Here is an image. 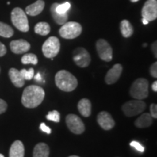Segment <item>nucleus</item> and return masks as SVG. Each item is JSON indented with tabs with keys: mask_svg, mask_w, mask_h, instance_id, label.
<instances>
[{
	"mask_svg": "<svg viewBox=\"0 0 157 157\" xmlns=\"http://www.w3.org/2000/svg\"><path fill=\"white\" fill-rule=\"evenodd\" d=\"M20 73L25 80H31L34 76V70L32 68H29V70L23 68V69L20 71Z\"/></svg>",
	"mask_w": 157,
	"mask_h": 157,
	"instance_id": "nucleus-26",
	"label": "nucleus"
},
{
	"mask_svg": "<svg viewBox=\"0 0 157 157\" xmlns=\"http://www.w3.org/2000/svg\"><path fill=\"white\" fill-rule=\"evenodd\" d=\"M0 71H1V68H0Z\"/></svg>",
	"mask_w": 157,
	"mask_h": 157,
	"instance_id": "nucleus-43",
	"label": "nucleus"
},
{
	"mask_svg": "<svg viewBox=\"0 0 157 157\" xmlns=\"http://www.w3.org/2000/svg\"><path fill=\"white\" fill-rule=\"evenodd\" d=\"M150 74L153 77L157 78V63L155 62L150 67Z\"/></svg>",
	"mask_w": 157,
	"mask_h": 157,
	"instance_id": "nucleus-31",
	"label": "nucleus"
},
{
	"mask_svg": "<svg viewBox=\"0 0 157 157\" xmlns=\"http://www.w3.org/2000/svg\"><path fill=\"white\" fill-rule=\"evenodd\" d=\"M66 122L68 128L71 132L76 135H80L84 132L85 127L83 121L77 115L70 113L66 118Z\"/></svg>",
	"mask_w": 157,
	"mask_h": 157,
	"instance_id": "nucleus-9",
	"label": "nucleus"
},
{
	"mask_svg": "<svg viewBox=\"0 0 157 157\" xmlns=\"http://www.w3.org/2000/svg\"><path fill=\"white\" fill-rule=\"evenodd\" d=\"M21 63L23 64H33L36 65L38 63V58L33 53L25 54L21 58Z\"/></svg>",
	"mask_w": 157,
	"mask_h": 157,
	"instance_id": "nucleus-25",
	"label": "nucleus"
},
{
	"mask_svg": "<svg viewBox=\"0 0 157 157\" xmlns=\"http://www.w3.org/2000/svg\"><path fill=\"white\" fill-rule=\"evenodd\" d=\"M44 7V2L43 0H37L36 2L29 5L25 8L26 14L31 16H36L42 13Z\"/></svg>",
	"mask_w": 157,
	"mask_h": 157,
	"instance_id": "nucleus-17",
	"label": "nucleus"
},
{
	"mask_svg": "<svg viewBox=\"0 0 157 157\" xmlns=\"http://www.w3.org/2000/svg\"><path fill=\"white\" fill-rule=\"evenodd\" d=\"M0 157H5V156H4V155H3V154H0Z\"/></svg>",
	"mask_w": 157,
	"mask_h": 157,
	"instance_id": "nucleus-41",
	"label": "nucleus"
},
{
	"mask_svg": "<svg viewBox=\"0 0 157 157\" xmlns=\"http://www.w3.org/2000/svg\"><path fill=\"white\" fill-rule=\"evenodd\" d=\"M14 34L13 28L5 23L0 22V36L5 38H10Z\"/></svg>",
	"mask_w": 157,
	"mask_h": 157,
	"instance_id": "nucleus-24",
	"label": "nucleus"
},
{
	"mask_svg": "<svg viewBox=\"0 0 157 157\" xmlns=\"http://www.w3.org/2000/svg\"><path fill=\"white\" fill-rule=\"evenodd\" d=\"M150 114L152 118L156 119L157 118V105L156 104L152 103L150 106Z\"/></svg>",
	"mask_w": 157,
	"mask_h": 157,
	"instance_id": "nucleus-30",
	"label": "nucleus"
},
{
	"mask_svg": "<svg viewBox=\"0 0 157 157\" xmlns=\"http://www.w3.org/2000/svg\"><path fill=\"white\" fill-rule=\"evenodd\" d=\"M153 123V118L150 113H144L135 121V125L138 128H146L150 127Z\"/></svg>",
	"mask_w": 157,
	"mask_h": 157,
	"instance_id": "nucleus-19",
	"label": "nucleus"
},
{
	"mask_svg": "<svg viewBox=\"0 0 157 157\" xmlns=\"http://www.w3.org/2000/svg\"><path fill=\"white\" fill-rule=\"evenodd\" d=\"M50 148L44 143H39L35 146L33 151V157H49Z\"/></svg>",
	"mask_w": 157,
	"mask_h": 157,
	"instance_id": "nucleus-20",
	"label": "nucleus"
},
{
	"mask_svg": "<svg viewBox=\"0 0 157 157\" xmlns=\"http://www.w3.org/2000/svg\"><path fill=\"white\" fill-rule=\"evenodd\" d=\"M96 50L100 58L104 61L110 62L113 58V50L106 40L103 39H98L96 42Z\"/></svg>",
	"mask_w": 157,
	"mask_h": 157,
	"instance_id": "nucleus-8",
	"label": "nucleus"
},
{
	"mask_svg": "<svg viewBox=\"0 0 157 157\" xmlns=\"http://www.w3.org/2000/svg\"><path fill=\"white\" fill-rule=\"evenodd\" d=\"M129 145H130V146L133 147L135 149H136L137 151H138L140 153L144 152V150H145L144 147H143L140 143L137 142V141H135V140L132 141V142L129 143Z\"/></svg>",
	"mask_w": 157,
	"mask_h": 157,
	"instance_id": "nucleus-29",
	"label": "nucleus"
},
{
	"mask_svg": "<svg viewBox=\"0 0 157 157\" xmlns=\"http://www.w3.org/2000/svg\"><path fill=\"white\" fill-rule=\"evenodd\" d=\"M34 77L35 80H36V81H38V82L42 81V77H41V74H39V73L37 74L36 76H34Z\"/></svg>",
	"mask_w": 157,
	"mask_h": 157,
	"instance_id": "nucleus-37",
	"label": "nucleus"
},
{
	"mask_svg": "<svg viewBox=\"0 0 157 157\" xmlns=\"http://www.w3.org/2000/svg\"><path fill=\"white\" fill-rule=\"evenodd\" d=\"M34 31L36 34L41 35V36H46L50 34V26L46 22H39L35 25Z\"/></svg>",
	"mask_w": 157,
	"mask_h": 157,
	"instance_id": "nucleus-23",
	"label": "nucleus"
},
{
	"mask_svg": "<svg viewBox=\"0 0 157 157\" xmlns=\"http://www.w3.org/2000/svg\"><path fill=\"white\" fill-rule=\"evenodd\" d=\"M10 47L13 53L22 54L30 50L31 44L24 39H18V40L12 41L10 44Z\"/></svg>",
	"mask_w": 157,
	"mask_h": 157,
	"instance_id": "nucleus-14",
	"label": "nucleus"
},
{
	"mask_svg": "<svg viewBox=\"0 0 157 157\" xmlns=\"http://www.w3.org/2000/svg\"><path fill=\"white\" fill-rule=\"evenodd\" d=\"M9 76L10 78L12 83H13L16 87H22L25 84V80L22 77L20 71L16 68H12L9 70Z\"/></svg>",
	"mask_w": 157,
	"mask_h": 157,
	"instance_id": "nucleus-16",
	"label": "nucleus"
},
{
	"mask_svg": "<svg viewBox=\"0 0 157 157\" xmlns=\"http://www.w3.org/2000/svg\"><path fill=\"white\" fill-rule=\"evenodd\" d=\"M55 82L57 87L64 92L73 91L78 85L77 78L66 70L58 71L55 76Z\"/></svg>",
	"mask_w": 157,
	"mask_h": 157,
	"instance_id": "nucleus-2",
	"label": "nucleus"
},
{
	"mask_svg": "<svg viewBox=\"0 0 157 157\" xmlns=\"http://www.w3.org/2000/svg\"><path fill=\"white\" fill-rule=\"evenodd\" d=\"M71 7V4L68 2H64L63 4H58L56 7V12L60 14H64V13H67L68 10Z\"/></svg>",
	"mask_w": 157,
	"mask_h": 157,
	"instance_id": "nucleus-28",
	"label": "nucleus"
},
{
	"mask_svg": "<svg viewBox=\"0 0 157 157\" xmlns=\"http://www.w3.org/2000/svg\"><path fill=\"white\" fill-rule=\"evenodd\" d=\"M39 128H40V129L42 132L47 133V134H50L51 132H52L51 129L49 127L47 126V125L45 124V123H41Z\"/></svg>",
	"mask_w": 157,
	"mask_h": 157,
	"instance_id": "nucleus-33",
	"label": "nucleus"
},
{
	"mask_svg": "<svg viewBox=\"0 0 157 157\" xmlns=\"http://www.w3.org/2000/svg\"><path fill=\"white\" fill-rule=\"evenodd\" d=\"M82 27L79 23L71 21L62 25L59 30V34L64 39H73L79 36L82 34Z\"/></svg>",
	"mask_w": 157,
	"mask_h": 157,
	"instance_id": "nucleus-5",
	"label": "nucleus"
},
{
	"mask_svg": "<svg viewBox=\"0 0 157 157\" xmlns=\"http://www.w3.org/2000/svg\"><path fill=\"white\" fill-rule=\"evenodd\" d=\"M68 157H79V156H68Z\"/></svg>",
	"mask_w": 157,
	"mask_h": 157,
	"instance_id": "nucleus-40",
	"label": "nucleus"
},
{
	"mask_svg": "<svg viewBox=\"0 0 157 157\" xmlns=\"http://www.w3.org/2000/svg\"><path fill=\"white\" fill-rule=\"evenodd\" d=\"M60 49V41L56 36H50L42 45V52L48 58H53L57 56Z\"/></svg>",
	"mask_w": 157,
	"mask_h": 157,
	"instance_id": "nucleus-7",
	"label": "nucleus"
},
{
	"mask_svg": "<svg viewBox=\"0 0 157 157\" xmlns=\"http://www.w3.org/2000/svg\"><path fill=\"white\" fill-rule=\"evenodd\" d=\"M58 3H53L50 7L51 15H52L53 20L58 25H63L68 21V13L60 14L56 12V7Z\"/></svg>",
	"mask_w": 157,
	"mask_h": 157,
	"instance_id": "nucleus-21",
	"label": "nucleus"
},
{
	"mask_svg": "<svg viewBox=\"0 0 157 157\" xmlns=\"http://www.w3.org/2000/svg\"><path fill=\"white\" fill-rule=\"evenodd\" d=\"M148 93V81L145 78H137L129 89V95L136 100L146 99Z\"/></svg>",
	"mask_w": 157,
	"mask_h": 157,
	"instance_id": "nucleus-3",
	"label": "nucleus"
},
{
	"mask_svg": "<svg viewBox=\"0 0 157 157\" xmlns=\"http://www.w3.org/2000/svg\"><path fill=\"white\" fill-rule=\"evenodd\" d=\"M78 110L83 117H89L92 111V104L90 100L87 98L80 100L78 103Z\"/></svg>",
	"mask_w": 157,
	"mask_h": 157,
	"instance_id": "nucleus-18",
	"label": "nucleus"
},
{
	"mask_svg": "<svg viewBox=\"0 0 157 157\" xmlns=\"http://www.w3.org/2000/svg\"><path fill=\"white\" fill-rule=\"evenodd\" d=\"M11 21L13 24L19 31L27 32L29 30V21L26 14L20 7H15L11 13Z\"/></svg>",
	"mask_w": 157,
	"mask_h": 157,
	"instance_id": "nucleus-4",
	"label": "nucleus"
},
{
	"mask_svg": "<svg viewBox=\"0 0 157 157\" xmlns=\"http://www.w3.org/2000/svg\"><path fill=\"white\" fill-rule=\"evenodd\" d=\"M143 18L148 22L154 21L157 17V1L156 0H147L143 5L141 12Z\"/></svg>",
	"mask_w": 157,
	"mask_h": 157,
	"instance_id": "nucleus-11",
	"label": "nucleus"
},
{
	"mask_svg": "<svg viewBox=\"0 0 157 157\" xmlns=\"http://www.w3.org/2000/svg\"><path fill=\"white\" fill-rule=\"evenodd\" d=\"M120 30L124 38H129L133 34L132 25L127 20H123L120 23Z\"/></svg>",
	"mask_w": 157,
	"mask_h": 157,
	"instance_id": "nucleus-22",
	"label": "nucleus"
},
{
	"mask_svg": "<svg viewBox=\"0 0 157 157\" xmlns=\"http://www.w3.org/2000/svg\"><path fill=\"white\" fill-rule=\"evenodd\" d=\"M25 148L21 140H15L10 148L9 157H24Z\"/></svg>",
	"mask_w": 157,
	"mask_h": 157,
	"instance_id": "nucleus-15",
	"label": "nucleus"
},
{
	"mask_svg": "<svg viewBox=\"0 0 157 157\" xmlns=\"http://www.w3.org/2000/svg\"><path fill=\"white\" fill-rule=\"evenodd\" d=\"M146 46H147V44H143V47H145V48H146Z\"/></svg>",
	"mask_w": 157,
	"mask_h": 157,
	"instance_id": "nucleus-42",
	"label": "nucleus"
},
{
	"mask_svg": "<svg viewBox=\"0 0 157 157\" xmlns=\"http://www.w3.org/2000/svg\"><path fill=\"white\" fill-rule=\"evenodd\" d=\"M131 2H138L139 0H130Z\"/></svg>",
	"mask_w": 157,
	"mask_h": 157,
	"instance_id": "nucleus-39",
	"label": "nucleus"
},
{
	"mask_svg": "<svg viewBox=\"0 0 157 157\" xmlns=\"http://www.w3.org/2000/svg\"><path fill=\"white\" fill-rule=\"evenodd\" d=\"M142 22H143V23L144 25H147V24H148V21H147V20H146V19H144V18H142Z\"/></svg>",
	"mask_w": 157,
	"mask_h": 157,
	"instance_id": "nucleus-38",
	"label": "nucleus"
},
{
	"mask_svg": "<svg viewBox=\"0 0 157 157\" xmlns=\"http://www.w3.org/2000/svg\"><path fill=\"white\" fill-rule=\"evenodd\" d=\"M73 60L78 66L86 68L91 62V58L88 51L84 48H76L73 52Z\"/></svg>",
	"mask_w": 157,
	"mask_h": 157,
	"instance_id": "nucleus-10",
	"label": "nucleus"
},
{
	"mask_svg": "<svg viewBox=\"0 0 157 157\" xmlns=\"http://www.w3.org/2000/svg\"><path fill=\"white\" fill-rule=\"evenodd\" d=\"M156 42H154L153 43L152 45H151V50H152V52L153 53H154L155 58H156L157 57V51H156Z\"/></svg>",
	"mask_w": 157,
	"mask_h": 157,
	"instance_id": "nucleus-35",
	"label": "nucleus"
},
{
	"mask_svg": "<svg viewBox=\"0 0 157 157\" xmlns=\"http://www.w3.org/2000/svg\"><path fill=\"white\" fill-rule=\"evenodd\" d=\"M7 53V48L5 45L0 42V57H2Z\"/></svg>",
	"mask_w": 157,
	"mask_h": 157,
	"instance_id": "nucleus-34",
	"label": "nucleus"
},
{
	"mask_svg": "<svg viewBox=\"0 0 157 157\" xmlns=\"http://www.w3.org/2000/svg\"><path fill=\"white\" fill-rule=\"evenodd\" d=\"M123 68L121 64H115L112 68L107 72L105 77V81L107 84H113L118 81L120 77Z\"/></svg>",
	"mask_w": 157,
	"mask_h": 157,
	"instance_id": "nucleus-13",
	"label": "nucleus"
},
{
	"mask_svg": "<svg viewBox=\"0 0 157 157\" xmlns=\"http://www.w3.org/2000/svg\"><path fill=\"white\" fill-rule=\"evenodd\" d=\"M97 121L98 124L104 130H110L115 126V121L111 115L106 111H101L98 113L97 117Z\"/></svg>",
	"mask_w": 157,
	"mask_h": 157,
	"instance_id": "nucleus-12",
	"label": "nucleus"
},
{
	"mask_svg": "<svg viewBox=\"0 0 157 157\" xmlns=\"http://www.w3.org/2000/svg\"><path fill=\"white\" fill-rule=\"evenodd\" d=\"M45 92L42 87L37 85H30L23 90L21 102L25 108L34 109L44 101Z\"/></svg>",
	"mask_w": 157,
	"mask_h": 157,
	"instance_id": "nucleus-1",
	"label": "nucleus"
},
{
	"mask_svg": "<svg viewBox=\"0 0 157 157\" xmlns=\"http://www.w3.org/2000/svg\"><path fill=\"white\" fill-rule=\"evenodd\" d=\"M146 109V104L142 100H133L127 101L122 105L124 113L128 117H134L143 113Z\"/></svg>",
	"mask_w": 157,
	"mask_h": 157,
	"instance_id": "nucleus-6",
	"label": "nucleus"
},
{
	"mask_svg": "<svg viewBox=\"0 0 157 157\" xmlns=\"http://www.w3.org/2000/svg\"><path fill=\"white\" fill-rule=\"evenodd\" d=\"M46 118L49 121H54V122L58 123L60 121V113H59L58 111L54 110V111H49L48 115L46 116Z\"/></svg>",
	"mask_w": 157,
	"mask_h": 157,
	"instance_id": "nucleus-27",
	"label": "nucleus"
},
{
	"mask_svg": "<svg viewBox=\"0 0 157 157\" xmlns=\"http://www.w3.org/2000/svg\"><path fill=\"white\" fill-rule=\"evenodd\" d=\"M7 109V104L2 99H0V114L5 113Z\"/></svg>",
	"mask_w": 157,
	"mask_h": 157,
	"instance_id": "nucleus-32",
	"label": "nucleus"
},
{
	"mask_svg": "<svg viewBox=\"0 0 157 157\" xmlns=\"http://www.w3.org/2000/svg\"><path fill=\"white\" fill-rule=\"evenodd\" d=\"M151 87H152V90H154V92H157V82L156 81L153 82Z\"/></svg>",
	"mask_w": 157,
	"mask_h": 157,
	"instance_id": "nucleus-36",
	"label": "nucleus"
}]
</instances>
